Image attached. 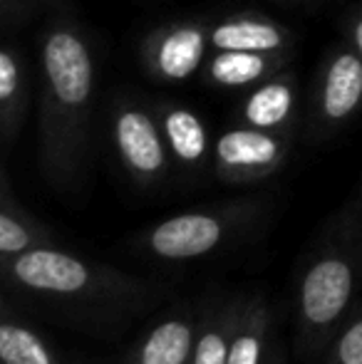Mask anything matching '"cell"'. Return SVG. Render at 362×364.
I'll list each match as a JSON object with an SVG mask.
<instances>
[{"label": "cell", "mask_w": 362, "mask_h": 364, "mask_svg": "<svg viewBox=\"0 0 362 364\" xmlns=\"http://www.w3.org/2000/svg\"><path fill=\"white\" fill-rule=\"evenodd\" d=\"M33 80L23 50L5 40L0 50V141L5 154L15 144L25 124V117L33 100Z\"/></svg>", "instance_id": "cell-13"}, {"label": "cell", "mask_w": 362, "mask_h": 364, "mask_svg": "<svg viewBox=\"0 0 362 364\" xmlns=\"http://www.w3.org/2000/svg\"><path fill=\"white\" fill-rule=\"evenodd\" d=\"M261 213L256 198H238L221 206L193 208L161 220L147 230L144 245L154 258L193 260L213 253Z\"/></svg>", "instance_id": "cell-4"}, {"label": "cell", "mask_w": 362, "mask_h": 364, "mask_svg": "<svg viewBox=\"0 0 362 364\" xmlns=\"http://www.w3.org/2000/svg\"><path fill=\"white\" fill-rule=\"evenodd\" d=\"M55 245V235L45 223L30 216L13 196L8 171L0 173V258H15L28 250Z\"/></svg>", "instance_id": "cell-14"}, {"label": "cell", "mask_w": 362, "mask_h": 364, "mask_svg": "<svg viewBox=\"0 0 362 364\" xmlns=\"http://www.w3.org/2000/svg\"><path fill=\"white\" fill-rule=\"evenodd\" d=\"M164 132L171 166L186 176H203L213 166V141L206 122L176 100H151Z\"/></svg>", "instance_id": "cell-9"}, {"label": "cell", "mask_w": 362, "mask_h": 364, "mask_svg": "<svg viewBox=\"0 0 362 364\" xmlns=\"http://www.w3.org/2000/svg\"><path fill=\"white\" fill-rule=\"evenodd\" d=\"M328 364H362V315L350 320L330 347Z\"/></svg>", "instance_id": "cell-20"}, {"label": "cell", "mask_w": 362, "mask_h": 364, "mask_svg": "<svg viewBox=\"0 0 362 364\" xmlns=\"http://www.w3.org/2000/svg\"><path fill=\"white\" fill-rule=\"evenodd\" d=\"M238 124L256 127L263 132L295 136L300 122V90L293 70L268 77L266 82L246 90L238 105Z\"/></svg>", "instance_id": "cell-10"}, {"label": "cell", "mask_w": 362, "mask_h": 364, "mask_svg": "<svg viewBox=\"0 0 362 364\" xmlns=\"http://www.w3.org/2000/svg\"><path fill=\"white\" fill-rule=\"evenodd\" d=\"M295 53H246V50H211L201 70V80L211 90L241 92L266 82L293 65Z\"/></svg>", "instance_id": "cell-12"}, {"label": "cell", "mask_w": 362, "mask_h": 364, "mask_svg": "<svg viewBox=\"0 0 362 364\" xmlns=\"http://www.w3.org/2000/svg\"><path fill=\"white\" fill-rule=\"evenodd\" d=\"M55 5H60V0H0V23L5 35L28 25L35 15L50 13Z\"/></svg>", "instance_id": "cell-19"}, {"label": "cell", "mask_w": 362, "mask_h": 364, "mask_svg": "<svg viewBox=\"0 0 362 364\" xmlns=\"http://www.w3.org/2000/svg\"><path fill=\"white\" fill-rule=\"evenodd\" d=\"M0 362L3 364H60L50 345L23 320L5 312L0 322Z\"/></svg>", "instance_id": "cell-17"}, {"label": "cell", "mask_w": 362, "mask_h": 364, "mask_svg": "<svg viewBox=\"0 0 362 364\" xmlns=\"http://www.w3.org/2000/svg\"><path fill=\"white\" fill-rule=\"evenodd\" d=\"M110 136L132 183L156 188L169 178L171 156L151 100L119 92L110 102Z\"/></svg>", "instance_id": "cell-5"}, {"label": "cell", "mask_w": 362, "mask_h": 364, "mask_svg": "<svg viewBox=\"0 0 362 364\" xmlns=\"http://www.w3.org/2000/svg\"><path fill=\"white\" fill-rule=\"evenodd\" d=\"M362 112V58L348 43L325 53L303 119L308 141H325L340 134Z\"/></svg>", "instance_id": "cell-6"}, {"label": "cell", "mask_w": 362, "mask_h": 364, "mask_svg": "<svg viewBox=\"0 0 362 364\" xmlns=\"http://www.w3.org/2000/svg\"><path fill=\"white\" fill-rule=\"evenodd\" d=\"M211 55V20L176 18L151 28L139 43V65L156 85H183L201 75Z\"/></svg>", "instance_id": "cell-7"}, {"label": "cell", "mask_w": 362, "mask_h": 364, "mask_svg": "<svg viewBox=\"0 0 362 364\" xmlns=\"http://www.w3.org/2000/svg\"><path fill=\"white\" fill-rule=\"evenodd\" d=\"M268 330H271V310L266 302L261 297L241 302L226 364H263L268 350Z\"/></svg>", "instance_id": "cell-16"}, {"label": "cell", "mask_w": 362, "mask_h": 364, "mask_svg": "<svg viewBox=\"0 0 362 364\" xmlns=\"http://www.w3.org/2000/svg\"><path fill=\"white\" fill-rule=\"evenodd\" d=\"M273 3H280V5H300L305 0H273Z\"/></svg>", "instance_id": "cell-22"}, {"label": "cell", "mask_w": 362, "mask_h": 364, "mask_svg": "<svg viewBox=\"0 0 362 364\" xmlns=\"http://www.w3.org/2000/svg\"><path fill=\"white\" fill-rule=\"evenodd\" d=\"M343 33H345V43L362 58V5L350 10V15L343 23Z\"/></svg>", "instance_id": "cell-21"}, {"label": "cell", "mask_w": 362, "mask_h": 364, "mask_svg": "<svg viewBox=\"0 0 362 364\" xmlns=\"http://www.w3.org/2000/svg\"><path fill=\"white\" fill-rule=\"evenodd\" d=\"M238 317V305L221 307L218 312L203 320L201 330L196 335L193 345L191 364H226L228 362V347H231L233 325Z\"/></svg>", "instance_id": "cell-18"}, {"label": "cell", "mask_w": 362, "mask_h": 364, "mask_svg": "<svg viewBox=\"0 0 362 364\" xmlns=\"http://www.w3.org/2000/svg\"><path fill=\"white\" fill-rule=\"evenodd\" d=\"M211 50L295 53V33L258 10H238L211 20Z\"/></svg>", "instance_id": "cell-11"}, {"label": "cell", "mask_w": 362, "mask_h": 364, "mask_svg": "<svg viewBox=\"0 0 362 364\" xmlns=\"http://www.w3.org/2000/svg\"><path fill=\"white\" fill-rule=\"evenodd\" d=\"M293 136L236 124L213 139V176L223 183H258L288 164Z\"/></svg>", "instance_id": "cell-8"}, {"label": "cell", "mask_w": 362, "mask_h": 364, "mask_svg": "<svg viewBox=\"0 0 362 364\" xmlns=\"http://www.w3.org/2000/svg\"><path fill=\"white\" fill-rule=\"evenodd\" d=\"M5 278L33 295L73 302H124L144 292V283L110 265L60 250L55 245L35 248L3 260Z\"/></svg>", "instance_id": "cell-3"}, {"label": "cell", "mask_w": 362, "mask_h": 364, "mask_svg": "<svg viewBox=\"0 0 362 364\" xmlns=\"http://www.w3.org/2000/svg\"><path fill=\"white\" fill-rule=\"evenodd\" d=\"M196 335V327L188 317H166L134 347L129 364H191Z\"/></svg>", "instance_id": "cell-15"}, {"label": "cell", "mask_w": 362, "mask_h": 364, "mask_svg": "<svg viewBox=\"0 0 362 364\" xmlns=\"http://www.w3.org/2000/svg\"><path fill=\"white\" fill-rule=\"evenodd\" d=\"M362 250V198L343 211L338 233L305 268L298 290V320L305 345H323L350 310Z\"/></svg>", "instance_id": "cell-2"}, {"label": "cell", "mask_w": 362, "mask_h": 364, "mask_svg": "<svg viewBox=\"0 0 362 364\" xmlns=\"http://www.w3.org/2000/svg\"><path fill=\"white\" fill-rule=\"evenodd\" d=\"M38 161L55 191H78L92 149L100 58L90 30L68 5L45 13L38 35Z\"/></svg>", "instance_id": "cell-1"}]
</instances>
